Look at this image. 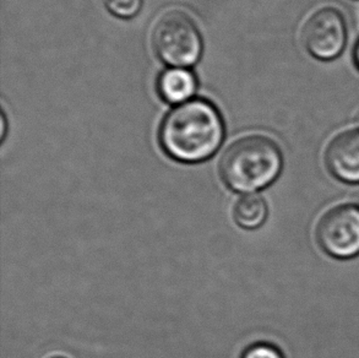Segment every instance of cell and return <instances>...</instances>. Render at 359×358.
Here are the masks:
<instances>
[{"mask_svg":"<svg viewBox=\"0 0 359 358\" xmlns=\"http://www.w3.org/2000/svg\"><path fill=\"white\" fill-rule=\"evenodd\" d=\"M306 51L320 60H331L342 53L347 41V25L340 11L325 8L308 19L303 29Z\"/></svg>","mask_w":359,"mask_h":358,"instance_id":"5","label":"cell"},{"mask_svg":"<svg viewBox=\"0 0 359 358\" xmlns=\"http://www.w3.org/2000/svg\"><path fill=\"white\" fill-rule=\"evenodd\" d=\"M152 46L170 68H189L203 54V37L194 20L180 10L168 11L156 24Z\"/></svg>","mask_w":359,"mask_h":358,"instance_id":"3","label":"cell"},{"mask_svg":"<svg viewBox=\"0 0 359 358\" xmlns=\"http://www.w3.org/2000/svg\"><path fill=\"white\" fill-rule=\"evenodd\" d=\"M355 121H357V123H358L359 126V112L357 113V116H355Z\"/></svg>","mask_w":359,"mask_h":358,"instance_id":"14","label":"cell"},{"mask_svg":"<svg viewBox=\"0 0 359 358\" xmlns=\"http://www.w3.org/2000/svg\"><path fill=\"white\" fill-rule=\"evenodd\" d=\"M282 165L281 150L275 141L264 135L244 136L224 152L219 175L233 192L254 193L273 183Z\"/></svg>","mask_w":359,"mask_h":358,"instance_id":"2","label":"cell"},{"mask_svg":"<svg viewBox=\"0 0 359 358\" xmlns=\"http://www.w3.org/2000/svg\"><path fill=\"white\" fill-rule=\"evenodd\" d=\"M5 134H6V118H5V113H1V131H0L1 141L4 140Z\"/></svg>","mask_w":359,"mask_h":358,"instance_id":"11","label":"cell"},{"mask_svg":"<svg viewBox=\"0 0 359 358\" xmlns=\"http://www.w3.org/2000/svg\"><path fill=\"white\" fill-rule=\"evenodd\" d=\"M233 218L239 226L245 230L260 227L267 218V204L265 199L257 194L244 195L234 204Z\"/></svg>","mask_w":359,"mask_h":358,"instance_id":"8","label":"cell"},{"mask_svg":"<svg viewBox=\"0 0 359 358\" xmlns=\"http://www.w3.org/2000/svg\"><path fill=\"white\" fill-rule=\"evenodd\" d=\"M242 358H285L281 351L273 345L259 343L249 346L244 352Z\"/></svg>","mask_w":359,"mask_h":358,"instance_id":"10","label":"cell"},{"mask_svg":"<svg viewBox=\"0 0 359 358\" xmlns=\"http://www.w3.org/2000/svg\"><path fill=\"white\" fill-rule=\"evenodd\" d=\"M316 239L324 252L337 259H350L359 254V205L345 204L321 218Z\"/></svg>","mask_w":359,"mask_h":358,"instance_id":"4","label":"cell"},{"mask_svg":"<svg viewBox=\"0 0 359 358\" xmlns=\"http://www.w3.org/2000/svg\"><path fill=\"white\" fill-rule=\"evenodd\" d=\"M325 161L329 171L341 182L359 184V128L336 136L326 149Z\"/></svg>","mask_w":359,"mask_h":358,"instance_id":"6","label":"cell"},{"mask_svg":"<svg viewBox=\"0 0 359 358\" xmlns=\"http://www.w3.org/2000/svg\"><path fill=\"white\" fill-rule=\"evenodd\" d=\"M49 358H67L65 356H59V354H55V356H52V357Z\"/></svg>","mask_w":359,"mask_h":358,"instance_id":"13","label":"cell"},{"mask_svg":"<svg viewBox=\"0 0 359 358\" xmlns=\"http://www.w3.org/2000/svg\"><path fill=\"white\" fill-rule=\"evenodd\" d=\"M144 0H104L111 14L121 19H131L140 13Z\"/></svg>","mask_w":359,"mask_h":358,"instance_id":"9","label":"cell"},{"mask_svg":"<svg viewBox=\"0 0 359 358\" xmlns=\"http://www.w3.org/2000/svg\"><path fill=\"white\" fill-rule=\"evenodd\" d=\"M355 63L358 65L359 68V42L357 44V47H355Z\"/></svg>","mask_w":359,"mask_h":358,"instance_id":"12","label":"cell"},{"mask_svg":"<svg viewBox=\"0 0 359 358\" xmlns=\"http://www.w3.org/2000/svg\"><path fill=\"white\" fill-rule=\"evenodd\" d=\"M196 90L198 80L188 68L165 69L157 81V91L161 98L177 106L193 100Z\"/></svg>","mask_w":359,"mask_h":358,"instance_id":"7","label":"cell"},{"mask_svg":"<svg viewBox=\"0 0 359 358\" xmlns=\"http://www.w3.org/2000/svg\"><path fill=\"white\" fill-rule=\"evenodd\" d=\"M158 139L170 159L183 164L203 162L224 142V118L214 103L193 98L175 106L165 117Z\"/></svg>","mask_w":359,"mask_h":358,"instance_id":"1","label":"cell"}]
</instances>
